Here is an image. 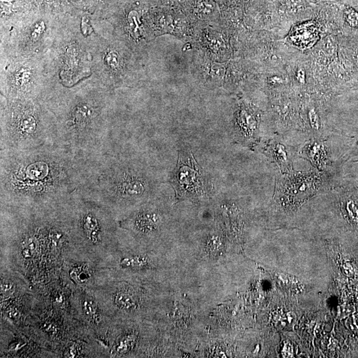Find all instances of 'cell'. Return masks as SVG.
<instances>
[{
	"label": "cell",
	"mask_w": 358,
	"mask_h": 358,
	"mask_svg": "<svg viewBox=\"0 0 358 358\" xmlns=\"http://www.w3.org/2000/svg\"><path fill=\"white\" fill-rule=\"evenodd\" d=\"M91 159L58 144L1 151V200L34 204L66 201L81 188Z\"/></svg>",
	"instance_id": "obj_1"
},
{
	"label": "cell",
	"mask_w": 358,
	"mask_h": 358,
	"mask_svg": "<svg viewBox=\"0 0 358 358\" xmlns=\"http://www.w3.org/2000/svg\"><path fill=\"white\" fill-rule=\"evenodd\" d=\"M114 91L94 75L72 87L55 84L41 100L55 118L57 144L88 159L108 154L105 140Z\"/></svg>",
	"instance_id": "obj_2"
},
{
	"label": "cell",
	"mask_w": 358,
	"mask_h": 358,
	"mask_svg": "<svg viewBox=\"0 0 358 358\" xmlns=\"http://www.w3.org/2000/svg\"><path fill=\"white\" fill-rule=\"evenodd\" d=\"M1 151L31 150L57 144L55 118L39 99L1 96Z\"/></svg>",
	"instance_id": "obj_3"
},
{
	"label": "cell",
	"mask_w": 358,
	"mask_h": 358,
	"mask_svg": "<svg viewBox=\"0 0 358 358\" xmlns=\"http://www.w3.org/2000/svg\"><path fill=\"white\" fill-rule=\"evenodd\" d=\"M106 33L103 35L94 28L88 35L92 75L112 90L142 83L145 72L140 54L110 31Z\"/></svg>",
	"instance_id": "obj_4"
},
{
	"label": "cell",
	"mask_w": 358,
	"mask_h": 358,
	"mask_svg": "<svg viewBox=\"0 0 358 358\" xmlns=\"http://www.w3.org/2000/svg\"><path fill=\"white\" fill-rule=\"evenodd\" d=\"M88 35L82 31L81 19L62 20L57 38L44 58L52 81L70 88L92 75Z\"/></svg>",
	"instance_id": "obj_5"
},
{
	"label": "cell",
	"mask_w": 358,
	"mask_h": 358,
	"mask_svg": "<svg viewBox=\"0 0 358 358\" xmlns=\"http://www.w3.org/2000/svg\"><path fill=\"white\" fill-rule=\"evenodd\" d=\"M62 22L53 16L38 14L1 25V55L44 59Z\"/></svg>",
	"instance_id": "obj_6"
},
{
	"label": "cell",
	"mask_w": 358,
	"mask_h": 358,
	"mask_svg": "<svg viewBox=\"0 0 358 358\" xmlns=\"http://www.w3.org/2000/svg\"><path fill=\"white\" fill-rule=\"evenodd\" d=\"M1 96L7 99L42 100L55 85L39 58L1 55Z\"/></svg>",
	"instance_id": "obj_7"
},
{
	"label": "cell",
	"mask_w": 358,
	"mask_h": 358,
	"mask_svg": "<svg viewBox=\"0 0 358 358\" xmlns=\"http://www.w3.org/2000/svg\"><path fill=\"white\" fill-rule=\"evenodd\" d=\"M177 201L198 202L210 196L211 185L202 169L188 149L179 152L178 164L170 178Z\"/></svg>",
	"instance_id": "obj_8"
},
{
	"label": "cell",
	"mask_w": 358,
	"mask_h": 358,
	"mask_svg": "<svg viewBox=\"0 0 358 358\" xmlns=\"http://www.w3.org/2000/svg\"><path fill=\"white\" fill-rule=\"evenodd\" d=\"M264 154L283 174H288L292 170V154L282 143L271 141L265 146Z\"/></svg>",
	"instance_id": "obj_9"
},
{
	"label": "cell",
	"mask_w": 358,
	"mask_h": 358,
	"mask_svg": "<svg viewBox=\"0 0 358 358\" xmlns=\"http://www.w3.org/2000/svg\"><path fill=\"white\" fill-rule=\"evenodd\" d=\"M133 228L144 234H150L158 229L160 216L156 211L143 209L135 214L132 220Z\"/></svg>",
	"instance_id": "obj_10"
},
{
	"label": "cell",
	"mask_w": 358,
	"mask_h": 358,
	"mask_svg": "<svg viewBox=\"0 0 358 358\" xmlns=\"http://www.w3.org/2000/svg\"><path fill=\"white\" fill-rule=\"evenodd\" d=\"M318 30L313 23L296 26L291 32L289 39L297 47L305 49L313 45L318 38Z\"/></svg>",
	"instance_id": "obj_11"
},
{
	"label": "cell",
	"mask_w": 358,
	"mask_h": 358,
	"mask_svg": "<svg viewBox=\"0 0 358 358\" xmlns=\"http://www.w3.org/2000/svg\"><path fill=\"white\" fill-rule=\"evenodd\" d=\"M80 225L84 236L94 244L100 242L102 237V228L99 218L92 210L84 212L80 219Z\"/></svg>",
	"instance_id": "obj_12"
},
{
	"label": "cell",
	"mask_w": 358,
	"mask_h": 358,
	"mask_svg": "<svg viewBox=\"0 0 358 358\" xmlns=\"http://www.w3.org/2000/svg\"><path fill=\"white\" fill-rule=\"evenodd\" d=\"M340 196L344 215L350 224L358 230V194L355 190H347Z\"/></svg>",
	"instance_id": "obj_13"
},
{
	"label": "cell",
	"mask_w": 358,
	"mask_h": 358,
	"mask_svg": "<svg viewBox=\"0 0 358 358\" xmlns=\"http://www.w3.org/2000/svg\"><path fill=\"white\" fill-rule=\"evenodd\" d=\"M303 154L311 161L318 168H322L325 164L326 154L325 148L322 143H311L305 147Z\"/></svg>",
	"instance_id": "obj_14"
},
{
	"label": "cell",
	"mask_w": 358,
	"mask_h": 358,
	"mask_svg": "<svg viewBox=\"0 0 358 358\" xmlns=\"http://www.w3.org/2000/svg\"><path fill=\"white\" fill-rule=\"evenodd\" d=\"M114 301L121 309L132 311L137 307V302L134 295L126 291H120L116 293Z\"/></svg>",
	"instance_id": "obj_15"
},
{
	"label": "cell",
	"mask_w": 358,
	"mask_h": 358,
	"mask_svg": "<svg viewBox=\"0 0 358 358\" xmlns=\"http://www.w3.org/2000/svg\"><path fill=\"white\" fill-rule=\"evenodd\" d=\"M83 309L84 313L88 316V317L90 318L94 321H98L99 317L98 315L97 309H96V306L94 302L91 301H86L83 303Z\"/></svg>",
	"instance_id": "obj_16"
},
{
	"label": "cell",
	"mask_w": 358,
	"mask_h": 358,
	"mask_svg": "<svg viewBox=\"0 0 358 358\" xmlns=\"http://www.w3.org/2000/svg\"><path fill=\"white\" fill-rule=\"evenodd\" d=\"M346 17L350 25L357 27L358 25V13L355 9L349 8L345 11Z\"/></svg>",
	"instance_id": "obj_17"
},
{
	"label": "cell",
	"mask_w": 358,
	"mask_h": 358,
	"mask_svg": "<svg viewBox=\"0 0 358 358\" xmlns=\"http://www.w3.org/2000/svg\"><path fill=\"white\" fill-rule=\"evenodd\" d=\"M350 159H353L355 160H358V135L355 139L353 146H352L351 150H350Z\"/></svg>",
	"instance_id": "obj_18"
},
{
	"label": "cell",
	"mask_w": 358,
	"mask_h": 358,
	"mask_svg": "<svg viewBox=\"0 0 358 358\" xmlns=\"http://www.w3.org/2000/svg\"><path fill=\"white\" fill-rule=\"evenodd\" d=\"M74 273H75V274H74L75 276H73V277H75L79 282H84V281L87 280L88 276H89V275L87 274V273L84 270L79 271L78 273L75 272Z\"/></svg>",
	"instance_id": "obj_19"
},
{
	"label": "cell",
	"mask_w": 358,
	"mask_h": 358,
	"mask_svg": "<svg viewBox=\"0 0 358 358\" xmlns=\"http://www.w3.org/2000/svg\"><path fill=\"white\" fill-rule=\"evenodd\" d=\"M1 289L4 293H9L13 291V286H12L11 284H9V283H6V284H4L3 286H2Z\"/></svg>",
	"instance_id": "obj_20"
},
{
	"label": "cell",
	"mask_w": 358,
	"mask_h": 358,
	"mask_svg": "<svg viewBox=\"0 0 358 358\" xmlns=\"http://www.w3.org/2000/svg\"><path fill=\"white\" fill-rule=\"evenodd\" d=\"M9 316L11 318H16L18 316V313L17 311H15V309H12L10 310L9 311Z\"/></svg>",
	"instance_id": "obj_21"
}]
</instances>
